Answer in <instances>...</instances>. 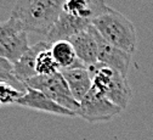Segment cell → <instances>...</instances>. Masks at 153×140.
Masks as SVG:
<instances>
[{
  "label": "cell",
  "mask_w": 153,
  "mask_h": 140,
  "mask_svg": "<svg viewBox=\"0 0 153 140\" xmlns=\"http://www.w3.org/2000/svg\"><path fill=\"white\" fill-rule=\"evenodd\" d=\"M66 0H17L11 17L20 21L27 33L48 35L63 11Z\"/></svg>",
  "instance_id": "1"
},
{
  "label": "cell",
  "mask_w": 153,
  "mask_h": 140,
  "mask_svg": "<svg viewBox=\"0 0 153 140\" xmlns=\"http://www.w3.org/2000/svg\"><path fill=\"white\" fill-rule=\"evenodd\" d=\"M92 26L109 44L131 55L136 51V28L130 19L119 11L109 7L106 12L92 19Z\"/></svg>",
  "instance_id": "2"
},
{
  "label": "cell",
  "mask_w": 153,
  "mask_h": 140,
  "mask_svg": "<svg viewBox=\"0 0 153 140\" xmlns=\"http://www.w3.org/2000/svg\"><path fill=\"white\" fill-rule=\"evenodd\" d=\"M92 79V87L100 90L108 100L125 110L132 97V90L128 83V77L101 62L88 67Z\"/></svg>",
  "instance_id": "3"
},
{
  "label": "cell",
  "mask_w": 153,
  "mask_h": 140,
  "mask_svg": "<svg viewBox=\"0 0 153 140\" xmlns=\"http://www.w3.org/2000/svg\"><path fill=\"white\" fill-rule=\"evenodd\" d=\"M26 88H30V89L44 93L60 106L74 113H76L79 110L80 104L73 97L69 90V87L61 71L50 76L36 74L26 83Z\"/></svg>",
  "instance_id": "4"
},
{
  "label": "cell",
  "mask_w": 153,
  "mask_h": 140,
  "mask_svg": "<svg viewBox=\"0 0 153 140\" xmlns=\"http://www.w3.org/2000/svg\"><path fill=\"white\" fill-rule=\"evenodd\" d=\"M122 111L123 110L120 107L114 105L100 90L92 87L90 91L85 95V97L80 101V106L78 112H76V116L82 117L90 123L107 122L117 115H119Z\"/></svg>",
  "instance_id": "5"
},
{
  "label": "cell",
  "mask_w": 153,
  "mask_h": 140,
  "mask_svg": "<svg viewBox=\"0 0 153 140\" xmlns=\"http://www.w3.org/2000/svg\"><path fill=\"white\" fill-rule=\"evenodd\" d=\"M95 37L99 46V62L118 71L124 77H128V70L131 61V54L109 44L101 37V34L94 27Z\"/></svg>",
  "instance_id": "6"
},
{
  "label": "cell",
  "mask_w": 153,
  "mask_h": 140,
  "mask_svg": "<svg viewBox=\"0 0 153 140\" xmlns=\"http://www.w3.org/2000/svg\"><path fill=\"white\" fill-rule=\"evenodd\" d=\"M91 25L92 22L89 19H84L62 11L59 21L56 22L53 28L46 35V42L52 44L59 40H68L74 34L86 31Z\"/></svg>",
  "instance_id": "7"
},
{
  "label": "cell",
  "mask_w": 153,
  "mask_h": 140,
  "mask_svg": "<svg viewBox=\"0 0 153 140\" xmlns=\"http://www.w3.org/2000/svg\"><path fill=\"white\" fill-rule=\"evenodd\" d=\"M68 42L73 45L76 57L88 67L99 62V46L92 25L86 31L71 37Z\"/></svg>",
  "instance_id": "8"
},
{
  "label": "cell",
  "mask_w": 153,
  "mask_h": 140,
  "mask_svg": "<svg viewBox=\"0 0 153 140\" xmlns=\"http://www.w3.org/2000/svg\"><path fill=\"white\" fill-rule=\"evenodd\" d=\"M17 105L25 106L32 110L36 111H43L46 113H52V115H59V116H69L74 117L76 113L60 106L57 103H55L53 100H51L48 95L39 90H34L30 88H27L26 93L17 100Z\"/></svg>",
  "instance_id": "9"
},
{
  "label": "cell",
  "mask_w": 153,
  "mask_h": 140,
  "mask_svg": "<svg viewBox=\"0 0 153 140\" xmlns=\"http://www.w3.org/2000/svg\"><path fill=\"white\" fill-rule=\"evenodd\" d=\"M51 48V44L45 42H38L34 45L29 48V50L18 60L16 64H13L15 76L21 83L26 85V83L36 76L35 72V64H36V57L42 51L48 50Z\"/></svg>",
  "instance_id": "10"
},
{
  "label": "cell",
  "mask_w": 153,
  "mask_h": 140,
  "mask_svg": "<svg viewBox=\"0 0 153 140\" xmlns=\"http://www.w3.org/2000/svg\"><path fill=\"white\" fill-rule=\"evenodd\" d=\"M73 97L80 104L85 95L92 88V79L88 68H69L61 70Z\"/></svg>",
  "instance_id": "11"
},
{
  "label": "cell",
  "mask_w": 153,
  "mask_h": 140,
  "mask_svg": "<svg viewBox=\"0 0 153 140\" xmlns=\"http://www.w3.org/2000/svg\"><path fill=\"white\" fill-rule=\"evenodd\" d=\"M28 33L22 31L7 38L0 44V57L6 58L11 64H16L29 50Z\"/></svg>",
  "instance_id": "12"
},
{
  "label": "cell",
  "mask_w": 153,
  "mask_h": 140,
  "mask_svg": "<svg viewBox=\"0 0 153 140\" xmlns=\"http://www.w3.org/2000/svg\"><path fill=\"white\" fill-rule=\"evenodd\" d=\"M50 50L61 70L71 68L78 60L73 45L68 40H59L52 43Z\"/></svg>",
  "instance_id": "13"
},
{
  "label": "cell",
  "mask_w": 153,
  "mask_h": 140,
  "mask_svg": "<svg viewBox=\"0 0 153 140\" xmlns=\"http://www.w3.org/2000/svg\"><path fill=\"white\" fill-rule=\"evenodd\" d=\"M61 68L59 64L51 52L50 49L42 51L36 57V64H35V72L39 76H50L60 72Z\"/></svg>",
  "instance_id": "14"
},
{
  "label": "cell",
  "mask_w": 153,
  "mask_h": 140,
  "mask_svg": "<svg viewBox=\"0 0 153 140\" xmlns=\"http://www.w3.org/2000/svg\"><path fill=\"white\" fill-rule=\"evenodd\" d=\"M0 83L9 84L23 93H26L27 90L26 85L18 81L17 77L15 76L13 64H11L4 57H0Z\"/></svg>",
  "instance_id": "15"
},
{
  "label": "cell",
  "mask_w": 153,
  "mask_h": 140,
  "mask_svg": "<svg viewBox=\"0 0 153 140\" xmlns=\"http://www.w3.org/2000/svg\"><path fill=\"white\" fill-rule=\"evenodd\" d=\"M25 31L21 22L17 21L16 18L10 17L6 21L0 22V44H1L4 40H6L7 38H10L11 35L16 34V33H20ZM26 32V31H25Z\"/></svg>",
  "instance_id": "16"
},
{
  "label": "cell",
  "mask_w": 153,
  "mask_h": 140,
  "mask_svg": "<svg viewBox=\"0 0 153 140\" xmlns=\"http://www.w3.org/2000/svg\"><path fill=\"white\" fill-rule=\"evenodd\" d=\"M23 94H25L23 91H20L18 89H16L9 84L0 83V104L1 105L16 104L17 100Z\"/></svg>",
  "instance_id": "17"
},
{
  "label": "cell",
  "mask_w": 153,
  "mask_h": 140,
  "mask_svg": "<svg viewBox=\"0 0 153 140\" xmlns=\"http://www.w3.org/2000/svg\"><path fill=\"white\" fill-rule=\"evenodd\" d=\"M66 1H69V0H66Z\"/></svg>",
  "instance_id": "18"
}]
</instances>
